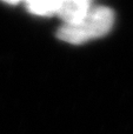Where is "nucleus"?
Instances as JSON below:
<instances>
[{
  "mask_svg": "<svg viewBox=\"0 0 133 134\" xmlns=\"http://www.w3.org/2000/svg\"><path fill=\"white\" fill-rule=\"evenodd\" d=\"M61 0H32L26 2L30 13L40 16H51L58 13Z\"/></svg>",
  "mask_w": 133,
  "mask_h": 134,
  "instance_id": "obj_3",
  "label": "nucleus"
},
{
  "mask_svg": "<svg viewBox=\"0 0 133 134\" xmlns=\"http://www.w3.org/2000/svg\"><path fill=\"white\" fill-rule=\"evenodd\" d=\"M91 9V2L87 0H66L61 1L57 15L65 25H71L80 21Z\"/></svg>",
  "mask_w": 133,
  "mask_h": 134,
  "instance_id": "obj_2",
  "label": "nucleus"
},
{
  "mask_svg": "<svg viewBox=\"0 0 133 134\" xmlns=\"http://www.w3.org/2000/svg\"><path fill=\"white\" fill-rule=\"evenodd\" d=\"M114 23V14L108 7L91 8L86 16L71 25L64 24L58 31V38L68 44L79 45L106 35Z\"/></svg>",
  "mask_w": 133,
  "mask_h": 134,
  "instance_id": "obj_1",
  "label": "nucleus"
}]
</instances>
